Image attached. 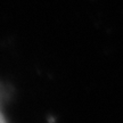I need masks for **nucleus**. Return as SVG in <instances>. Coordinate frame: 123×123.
I'll return each mask as SVG.
<instances>
[{"mask_svg":"<svg viewBox=\"0 0 123 123\" xmlns=\"http://www.w3.org/2000/svg\"><path fill=\"white\" fill-rule=\"evenodd\" d=\"M0 123H7L4 114H2V112H1V108H0Z\"/></svg>","mask_w":123,"mask_h":123,"instance_id":"f257e3e1","label":"nucleus"}]
</instances>
